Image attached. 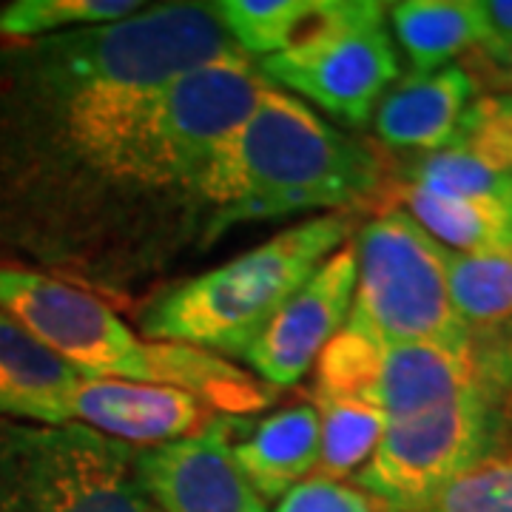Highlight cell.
I'll use <instances>...</instances> for the list:
<instances>
[{"instance_id":"obj_1","label":"cell","mask_w":512,"mask_h":512,"mask_svg":"<svg viewBox=\"0 0 512 512\" xmlns=\"http://www.w3.org/2000/svg\"><path fill=\"white\" fill-rule=\"evenodd\" d=\"M265 86L217 3L0 43V262L123 296L208 245L202 174Z\"/></svg>"},{"instance_id":"obj_2","label":"cell","mask_w":512,"mask_h":512,"mask_svg":"<svg viewBox=\"0 0 512 512\" xmlns=\"http://www.w3.org/2000/svg\"><path fill=\"white\" fill-rule=\"evenodd\" d=\"M379 160L299 97L268 83L202 174L208 242L248 220L339 211L379 185Z\"/></svg>"},{"instance_id":"obj_3","label":"cell","mask_w":512,"mask_h":512,"mask_svg":"<svg viewBox=\"0 0 512 512\" xmlns=\"http://www.w3.org/2000/svg\"><path fill=\"white\" fill-rule=\"evenodd\" d=\"M0 311L92 379L177 387L228 416L259 413L276 396L217 353L137 336L100 296L35 268L0 262Z\"/></svg>"},{"instance_id":"obj_4","label":"cell","mask_w":512,"mask_h":512,"mask_svg":"<svg viewBox=\"0 0 512 512\" xmlns=\"http://www.w3.org/2000/svg\"><path fill=\"white\" fill-rule=\"evenodd\" d=\"M348 214L305 220L248 254L165 291L143 316V336L242 359L322 262L348 245Z\"/></svg>"},{"instance_id":"obj_5","label":"cell","mask_w":512,"mask_h":512,"mask_svg":"<svg viewBox=\"0 0 512 512\" xmlns=\"http://www.w3.org/2000/svg\"><path fill=\"white\" fill-rule=\"evenodd\" d=\"M478 390L512 393V322L421 345H384L345 325L316 362L319 399L370 404L387 421Z\"/></svg>"},{"instance_id":"obj_6","label":"cell","mask_w":512,"mask_h":512,"mask_svg":"<svg viewBox=\"0 0 512 512\" xmlns=\"http://www.w3.org/2000/svg\"><path fill=\"white\" fill-rule=\"evenodd\" d=\"M137 456L83 424L0 416V512H160Z\"/></svg>"},{"instance_id":"obj_7","label":"cell","mask_w":512,"mask_h":512,"mask_svg":"<svg viewBox=\"0 0 512 512\" xmlns=\"http://www.w3.org/2000/svg\"><path fill=\"white\" fill-rule=\"evenodd\" d=\"M356 291L348 328L384 345L458 342L470 328L450 299V248L407 211H387L356 237Z\"/></svg>"},{"instance_id":"obj_8","label":"cell","mask_w":512,"mask_h":512,"mask_svg":"<svg viewBox=\"0 0 512 512\" xmlns=\"http://www.w3.org/2000/svg\"><path fill=\"white\" fill-rule=\"evenodd\" d=\"M510 427L512 393L495 390L390 419L353 481L387 512H419L458 476L504 453Z\"/></svg>"},{"instance_id":"obj_9","label":"cell","mask_w":512,"mask_h":512,"mask_svg":"<svg viewBox=\"0 0 512 512\" xmlns=\"http://www.w3.org/2000/svg\"><path fill=\"white\" fill-rule=\"evenodd\" d=\"M259 72L350 126H365L399 80L387 12L373 0H325L311 29L285 52L262 57Z\"/></svg>"},{"instance_id":"obj_10","label":"cell","mask_w":512,"mask_h":512,"mask_svg":"<svg viewBox=\"0 0 512 512\" xmlns=\"http://www.w3.org/2000/svg\"><path fill=\"white\" fill-rule=\"evenodd\" d=\"M356 291V248L342 245L322 268L293 293L288 305L248 348L242 362L256 379L271 387H291L313 362H319L330 339L345 328Z\"/></svg>"},{"instance_id":"obj_11","label":"cell","mask_w":512,"mask_h":512,"mask_svg":"<svg viewBox=\"0 0 512 512\" xmlns=\"http://www.w3.org/2000/svg\"><path fill=\"white\" fill-rule=\"evenodd\" d=\"M137 470L160 512H268L231 453V419L140 450Z\"/></svg>"},{"instance_id":"obj_12","label":"cell","mask_w":512,"mask_h":512,"mask_svg":"<svg viewBox=\"0 0 512 512\" xmlns=\"http://www.w3.org/2000/svg\"><path fill=\"white\" fill-rule=\"evenodd\" d=\"M217 410L177 387L83 376L66 402V424H83L126 444H168L202 433Z\"/></svg>"},{"instance_id":"obj_13","label":"cell","mask_w":512,"mask_h":512,"mask_svg":"<svg viewBox=\"0 0 512 512\" xmlns=\"http://www.w3.org/2000/svg\"><path fill=\"white\" fill-rule=\"evenodd\" d=\"M476 100V80L464 66L410 74L384 94L376 111L379 140L407 151H444L456 143L458 128Z\"/></svg>"},{"instance_id":"obj_14","label":"cell","mask_w":512,"mask_h":512,"mask_svg":"<svg viewBox=\"0 0 512 512\" xmlns=\"http://www.w3.org/2000/svg\"><path fill=\"white\" fill-rule=\"evenodd\" d=\"M231 453L262 501H282L319 470V413L313 404H293L237 430L231 419Z\"/></svg>"},{"instance_id":"obj_15","label":"cell","mask_w":512,"mask_h":512,"mask_svg":"<svg viewBox=\"0 0 512 512\" xmlns=\"http://www.w3.org/2000/svg\"><path fill=\"white\" fill-rule=\"evenodd\" d=\"M83 373L43 348L0 311V416L35 424H66V402Z\"/></svg>"},{"instance_id":"obj_16","label":"cell","mask_w":512,"mask_h":512,"mask_svg":"<svg viewBox=\"0 0 512 512\" xmlns=\"http://www.w3.org/2000/svg\"><path fill=\"white\" fill-rule=\"evenodd\" d=\"M390 23L416 74L439 72L487 40L481 0H404L390 6Z\"/></svg>"},{"instance_id":"obj_17","label":"cell","mask_w":512,"mask_h":512,"mask_svg":"<svg viewBox=\"0 0 512 512\" xmlns=\"http://www.w3.org/2000/svg\"><path fill=\"white\" fill-rule=\"evenodd\" d=\"M407 214L453 254L512 251V197L444 200L407 188Z\"/></svg>"},{"instance_id":"obj_18","label":"cell","mask_w":512,"mask_h":512,"mask_svg":"<svg viewBox=\"0 0 512 512\" xmlns=\"http://www.w3.org/2000/svg\"><path fill=\"white\" fill-rule=\"evenodd\" d=\"M325 0H225L217 3L222 26L245 55H279L322 15Z\"/></svg>"},{"instance_id":"obj_19","label":"cell","mask_w":512,"mask_h":512,"mask_svg":"<svg viewBox=\"0 0 512 512\" xmlns=\"http://www.w3.org/2000/svg\"><path fill=\"white\" fill-rule=\"evenodd\" d=\"M316 413H319V476L356 478V473L373 458L379 441L384 436L387 419L376 407L350 399H319L316 396Z\"/></svg>"},{"instance_id":"obj_20","label":"cell","mask_w":512,"mask_h":512,"mask_svg":"<svg viewBox=\"0 0 512 512\" xmlns=\"http://www.w3.org/2000/svg\"><path fill=\"white\" fill-rule=\"evenodd\" d=\"M450 299L467 328H498L512 322V251L453 254Z\"/></svg>"},{"instance_id":"obj_21","label":"cell","mask_w":512,"mask_h":512,"mask_svg":"<svg viewBox=\"0 0 512 512\" xmlns=\"http://www.w3.org/2000/svg\"><path fill=\"white\" fill-rule=\"evenodd\" d=\"M143 9V0H15L0 9V43L106 26Z\"/></svg>"},{"instance_id":"obj_22","label":"cell","mask_w":512,"mask_h":512,"mask_svg":"<svg viewBox=\"0 0 512 512\" xmlns=\"http://www.w3.org/2000/svg\"><path fill=\"white\" fill-rule=\"evenodd\" d=\"M430 197L467 200V197H512V174L498 171L476 154L450 146L424 154L410 168V185Z\"/></svg>"},{"instance_id":"obj_23","label":"cell","mask_w":512,"mask_h":512,"mask_svg":"<svg viewBox=\"0 0 512 512\" xmlns=\"http://www.w3.org/2000/svg\"><path fill=\"white\" fill-rule=\"evenodd\" d=\"M419 512H512V450L476 464Z\"/></svg>"},{"instance_id":"obj_24","label":"cell","mask_w":512,"mask_h":512,"mask_svg":"<svg viewBox=\"0 0 512 512\" xmlns=\"http://www.w3.org/2000/svg\"><path fill=\"white\" fill-rule=\"evenodd\" d=\"M453 146L512 174V94H487L473 100Z\"/></svg>"},{"instance_id":"obj_25","label":"cell","mask_w":512,"mask_h":512,"mask_svg":"<svg viewBox=\"0 0 512 512\" xmlns=\"http://www.w3.org/2000/svg\"><path fill=\"white\" fill-rule=\"evenodd\" d=\"M276 512H387L365 490L348 481L328 476H311L285 495Z\"/></svg>"},{"instance_id":"obj_26","label":"cell","mask_w":512,"mask_h":512,"mask_svg":"<svg viewBox=\"0 0 512 512\" xmlns=\"http://www.w3.org/2000/svg\"><path fill=\"white\" fill-rule=\"evenodd\" d=\"M481 12L487 23L484 52L490 60H501L512 52V0H481Z\"/></svg>"},{"instance_id":"obj_27","label":"cell","mask_w":512,"mask_h":512,"mask_svg":"<svg viewBox=\"0 0 512 512\" xmlns=\"http://www.w3.org/2000/svg\"><path fill=\"white\" fill-rule=\"evenodd\" d=\"M495 63H501V66L507 69V74H512V52H510V55L501 57V60H495Z\"/></svg>"}]
</instances>
